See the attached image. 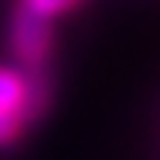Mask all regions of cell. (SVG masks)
<instances>
[{"instance_id":"6da1fadb","label":"cell","mask_w":160,"mask_h":160,"mask_svg":"<svg viewBox=\"0 0 160 160\" xmlns=\"http://www.w3.org/2000/svg\"><path fill=\"white\" fill-rule=\"evenodd\" d=\"M53 20H43L37 13H30L23 7H13L10 17V53L17 60V67L23 70H43L50 53H53Z\"/></svg>"},{"instance_id":"7a4b0ae2","label":"cell","mask_w":160,"mask_h":160,"mask_svg":"<svg viewBox=\"0 0 160 160\" xmlns=\"http://www.w3.org/2000/svg\"><path fill=\"white\" fill-rule=\"evenodd\" d=\"M77 3L80 0H17V7L30 10V13H37V17H43V20L63 17V13H70Z\"/></svg>"},{"instance_id":"3957f363","label":"cell","mask_w":160,"mask_h":160,"mask_svg":"<svg viewBox=\"0 0 160 160\" xmlns=\"http://www.w3.org/2000/svg\"><path fill=\"white\" fill-rule=\"evenodd\" d=\"M23 133H27V127H23L20 120L7 117V113L0 110V150H7V147H13V143H20V140H23Z\"/></svg>"}]
</instances>
